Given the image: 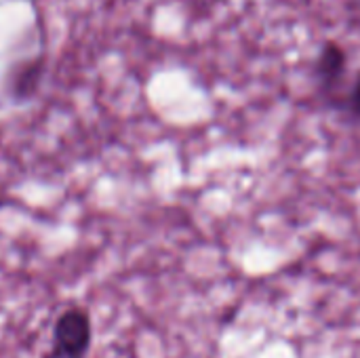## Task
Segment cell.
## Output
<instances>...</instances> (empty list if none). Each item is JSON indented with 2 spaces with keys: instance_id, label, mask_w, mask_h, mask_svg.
Wrapping results in <instances>:
<instances>
[{
  "instance_id": "6da1fadb",
  "label": "cell",
  "mask_w": 360,
  "mask_h": 358,
  "mask_svg": "<svg viewBox=\"0 0 360 358\" xmlns=\"http://www.w3.org/2000/svg\"><path fill=\"white\" fill-rule=\"evenodd\" d=\"M348 76V53L338 40H325L312 61V78L321 95L338 108Z\"/></svg>"
},
{
  "instance_id": "277c9868",
  "label": "cell",
  "mask_w": 360,
  "mask_h": 358,
  "mask_svg": "<svg viewBox=\"0 0 360 358\" xmlns=\"http://www.w3.org/2000/svg\"><path fill=\"white\" fill-rule=\"evenodd\" d=\"M338 110L346 112L352 118H360V72L354 76V80L350 82V87L344 91Z\"/></svg>"
},
{
  "instance_id": "5b68a950",
  "label": "cell",
  "mask_w": 360,
  "mask_h": 358,
  "mask_svg": "<svg viewBox=\"0 0 360 358\" xmlns=\"http://www.w3.org/2000/svg\"><path fill=\"white\" fill-rule=\"evenodd\" d=\"M42 358H82V357H74V354H68V352H61V350H57V348H51L46 354Z\"/></svg>"
},
{
  "instance_id": "3957f363",
  "label": "cell",
  "mask_w": 360,
  "mask_h": 358,
  "mask_svg": "<svg viewBox=\"0 0 360 358\" xmlns=\"http://www.w3.org/2000/svg\"><path fill=\"white\" fill-rule=\"evenodd\" d=\"M38 80H40V63L38 65H27L13 80V95L15 97H27V95H32L34 89H36V84H38Z\"/></svg>"
},
{
  "instance_id": "7a4b0ae2",
  "label": "cell",
  "mask_w": 360,
  "mask_h": 358,
  "mask_svg": "<svg viewBox=\"0 0 360 358\" xmlns=\"http://www.w3.org/2000/svg\"><path fill=\"white\" fill-rule=\"evenodd\" d=\"M91 338H93V327L86 308L72 306L57 317L53 327V348L84 358L91 348Z\"/></svg>"
}]
</instances>
